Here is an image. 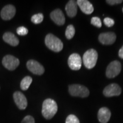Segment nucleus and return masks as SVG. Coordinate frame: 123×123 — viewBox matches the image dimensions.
Wrapping results in <instances>:
<instances>
[{
	"label": "nucleus",
	"instance_id": "f257e3e1",
	"mask_svg": "<svg viewBox=\"0 0 123 123\" xmlns=\"http://www.w3.org/2000/svg\"><path fill=\"white\" fill-rule=\"evenodd\" d=\"M58 111V105L55 100L52 99H47L42 104V113L46 119L50 120L53 117Z\"/></svg>",
	"mask_w": 123,
	"mask_h": 123
},
{
	"label": "nucleus",
	"instance_id": "f03ea898",
	"mask_svg": "<svg viewBox=\"0 0 123 123\" xmlns=\"http://www.w3.org/2000/svg\"><path fill=\"white\" fill-rule=\"evenodd\" d=\"M44 42L49 49L56 53L61 51L63 47V44L61 40L52 34H49L46 35Z\"/></svg>",
	"mask_w": 123,
	"mask_h": 123
},
{
	"label": "nucleus",
	"instance_id": "7ed1b4c3",
	"mask_svg": "<svg viewBox=\"0 0 123 123\" xmlns=\"http://www.w3.org/2000/svg\"><path fill=\"white\" fill-rule=\"evenodd\" d=\"M98 58V54L96 51L93 49H89L84 54L83 56L84 66L88 69L93 68L96 64Z\"/></svg>",
	"mask_w": 123,
	"mask_h": 123
},
{
	"label": "nucleus",
	"instance_id": "20e7f679",
	"mask_svg": "<svg viewBox=\"0 0 123 123\" xmlns=\"http://www.w3.org/2000/svg\"><path fill=\"white\" fill-rule=\"evenodd\" d=\"M68 91L70 94L73 96L86 98L90 95L88 89L85 86L80 84H72L68 87Z\"/></svg>",
	"mask_w": 123,
	"mask_h": 123
},
{
	"label": "nucleus",
	"instance_id": "39448f33",
	"mask_svg": "<svg viewBox=\"0 0 123 123\" xmlns=\"http://www.w3.org/2000/svg\"><path fill=\"white\" fill-rule=\"evenodd\" d=\"M121 70V63L117 61L111 62L106 70V76L108 78H113L117 76Z\"/></svg>",
	"mask_w": 123,
	"mask_h": 123
},
{
	"label": "nucleus",
	"instance_id": "423d86ee",
	"mask_svg": "<svg viewBox=\"0 0 123 123\" xmlns=\"http://www.w3.org/2000/svg\"><path fill=\"white\" fill-rule=\"evenodd\" d=\"M2 64L7 70H14L19 66V61L18 58L10 55H6L2 59Z\"/></svg>",
	"mask_w": 123,
	"mask_h": 123
},
{
	"label": "nucleus",
	"instance_id": "0eeeda50",
	"mask_svg": "<svg viewBox=\"0 0 123 123\" xmlns=\"http://www.w3.org/2000/svg\"><path fill=\"white\" fill-rule=\"evenodd\" d=\"M27 68L34 74L41 75L44 72V68L42 64L34 60H30L27 62Z\"/></svg>",
	"mask_w": 123,
	"mask_h": 123
},
{
	"label": "nucleus",
	"instance_id": "6e6552de",
	"mask_svg": "<svg viewBox=\"0 0 123 123\" xmlns=\"http://www.w3.org/2000/svg\"><path fill=\"white\" fill-rule=\"evenodd\" d=\"M81 58L78 54L74 53L69 56L68 64L71 70L74 71L80 70L81 67Z\"/></svg>",
	"mask_w": 123,
	"mask_h": 123
},
{
	"label": "nucleus",
	"instance_id": "1a4fd4ad",
	"mask_svg": "<svg viewBox=\"0 0 123 123\" xmlns=\"http://www.w3.org/2000/svg\"><path fill=\"white\" fill-rule=\"evenodd\" d=\"M121 93V87L116 83H112L107 86L103 91V94L106 97L119 96Z\"/></svg>",
	"mask_w": 123,
	"mask_h": 123
},
{
	"label": "nucleus",
	"instance_id": "9d476101",
	"mask_svg": "<svg viewBox=\"0 0 123 123\" xmlns=\"http://www.w3.org/2000/svg\"><path fill=\"white\" fill-rule=\"evenodd\" d=\"M13 99L17 106L20 110H25L27 106L26 98L22 92L16 91L13 94Z\"/></svg>",
	"mask_w": 123,
	"mask_h": 123
},
{
	"label": "nucleus",
	"instance_id": "9b49d317",
	"mask_svg": "<svg viewBox=\"0 0 123 123\" xmlns=\"http://www.w3.org/2000/svg\"><path fill=\"white\" fill-rule=\"evenodd\" d=\"M116 39V35L112 32L101 33L99 36V42L103 44H105V45H110L114 43Z\"/></svg>",
	"mask_w": 123,
	"mask_h": 123
},
{
	"label": "nucleus",
	"instance_id": "f8f14e48",
	"mask_svg": "<svg viewBox=\"0 0 123 123\" xmlns=\"http://www.w3.org/2000/svg\"><path fill=\"white\" fill-rule=\"evenodd\" d=\"M16 13V9L13 5H8L2 9L1 12V18L4 20H10L13 18Z\"/></svg>",
	"mask_w": 123,
	"mask_h": 123
},
{
	"label": "nucleus",
	"instance_id": "ddd939ff",
	"mask_svg": "<svg viewBox=\"0 0 123 123\" xmlns=\"http://www.w3.org/2000/svg\"><path fill=\"white\" fill-rule=\"evenodd\" d=\"M50 17L51 19L58 25L61 26L65 23V17L64 14L59 9H55L51 13Z\"/></svg>",
	"mask_w": 123,
	"mask_h": 123
},
{
	"label": "nucleus",
	"instance_id": "4468645a",
	"mask_svg": "<svg viewBox=\"0 0 123 123\" xmlns=\"http://www.w3.org/2000/svg\"><path fill=\"white\" fill-rule=\"evenodd\" d=\"M76 2L80 10L84 13L86 14H91L93 13L94 8L90 1L87 0H78Z\"/></svg>",
	"mask_w": 123,
	"mask_h": 123
},
{
	"label": "nucleus",
	"instance_id": "2eb2a0df",
	"mask_svg": "<svg viewBox=\"0 0 123 123\" xmlns=\"http://www.w3.org/2000/svg\"><path fill=\"white\" fill-rule=\"evenodd\" d=\"M111 112L108 108L106 107L101 108L99 110L98 117L101 123H107L111 118Z\"/></svg>",
	"mask_w": 123,
	"mask_h": 123
},
{
	"label": "nucleus",
	"instance_id": "dca6fc26",
	"mask_svg": "<svg viewBox=\"0 0 123 123\" xmlns=\"http://www.w3.org/2000/svg\"><path fill=\"white\" fill-rule=\"evenodd\" d=\"M65 9L68 17L71 18L74 17L77 14V2L74 0L69 1L66 5Z\"/></svg>",
	"mask_w": 123,
	"mask_h": 123
},
{
	"label": "nucleus",
	"instance_id": "f3484780",
	"mask_svg": "<svg viewBox=\"0 0 123 123\" xmlns=\"http://www.w3.org/2000/svg\"><path fill=\"white\" fill-rule=\"evenodd\" d=\"M3 39L11 46H16L19 44V40L15 35L10 32H6L3 35Z\"/></svg>",
	"mask_w": 123,
	"mask_h": 123
},
{
	"label": "nucleus",
	"instance_id": "a211bd4d",
	"mask_svg": "<svg viewBox=\"0 0 123 123\" xmlns=\"http://www.w3.org/2000/svg\"><path fill=\"white\" fill-rule=\"evenodd\" d=\"M32 81H33V79L30 76H27L25 77L24 79L22 80L21 84H20L21 89L24 91L27 90L30 87V84H31Z\"/></svg>",
	"mask_w": 123,
	"mask_h": 123
},
{
	"label": "nucleus",
	"instance_id": "6ab92c4d",
	"mask_svg": "<svg viewBox=\"0 0 123 123\" xmlns=\"http://www.w3.org/2000/svg\"><path fill=\"white\" fill-rule=\"evenodd\" d=\"M75 33V30L74 27L72 25H70L67 27L65 32V35L66 38L68 39H72L74 36Z\"/></svg>",
	"mask_w": 123,
	"mask_h": 123
},
{
	"label": "nucleus",
	"instance_id": "aec40b11",
	"mask_svg": "<svg viewBox=\"0 0 123 123\" xmlns=\"http://www.w3.org/2000/svg\"><path fill=\"white\" fill-rule=\"evenodd\" d=\"M31 20V22L35 24H41L43 20V15L42 13H38L37 14H34L32 16Z\"/></svg>",
	"mask_w": 123,
	"mask_h": 123
},
{
	"label": "nucleus",
	"instance_id": "412c9836",
	"mask_svg": "<svg viewBox=\"0 0 123 123\" xmlns=\"http://www.w3.org/2000/svg\"><path fill=\"white\" fill-rule=\"evenodd\" d=\"M91 24L97 27H101V26H102L101 25L102 24H101V19L98 17H92L91 18Z\"/></svg>",
	"mask_w": 123,
	"mask_h": 123
},
{
	"label": "nucleus",
	"instance_id": "4be33fe9",
	"mask_svg": "<svg viewBox=\"0 0 123 123\" xmlns=\"http://www.w3.org/2000/svg\"><path fill=\"white\" fill-rule=\"evenodd\" d=\"M66 123H80V121L76 116L74 115H70L67 116Z\"/></svg>",
	"mask_w": 123,
	"mask_h": 123
},
{
	"label": "nucleus",
	"instance_id": "5701e85b",
	"mask_svg": "<svg viewBox=\"0 0 123 123\" xmlns=\"http://www.w3.org/2000/svg\"><path fill=\"white\" fill-rule=\"evenodd\" d=\"M17 33L19 35H26L28 33V30L25 27L21 26L17 29Z\"/></svg>",
	"mask_w": 123,
	"mask_h": 123
},
{
	"label": "nucleus",
	"instance_id": "b1692460",
	"mask_svg": "<svg viewBox=\"0 0 123 123\" xmlns=\"http://www.w3.org/2000/svg\"><path fill=\"white\" fill-rule=\"evenodd\" d=\"M104 23L107 27H112L114 25L115 21L114 20L112 19V18L106 17L104 18Z\"/></svg>",
	"mask_w": 123,
	"mask_h": 123
},
{
	"label": "nucleus",
	"instance_id": "393cba45",
	"mask_svg": "<svg viewBox=\"0 0 123 123\" xmlns=\"http://www.w3.org/2000/svg\"><path fill=\"white\" fill-rule=\"evenodd\" d=\"M21 123H35V120L31 116H26L24 118Z\"/></svg>",
	"mask_w": 123,
	"mask_h": 123
},
{
	"label": "nucleus",
	"instance_id": "a878e982",
	"mask_svg": "<svg viewBox=\"0 0 123 123\" xmlns=\"http://www.w3.org/2000/svg\"><path fill=\"white\" fill-rule=\"evenodd\" d=\"M106 2L111 5H114L121 4L123 2V1L122 0H107Z\"/></svg>",
	"mask_w": 123,
	"mask_h": 123
},
{
	"label": "nucleus",
	"instance_id": "bb28decb",
	"mask_svg": "<svg viewBox=\"0 0 123 123\" xmlns=\"http://www.w3.org/2000/svg\"><path fill=\"white\" fill-rule=\"evenodd\" d=\"M119 56L120 58H121V59H123V46L120 49L119 51Z\"/></svg>",
	"mask_w": 123,
	"mask_h": 123
},
{
	"label": "nucleus",
	"instance_id": "cd10ccee",
	"mask_svg": "<svg viewBox=\"0 0 123 123\" xmlns=\"http://www.w3.org/2000/svg\"></svg>",
	"mask_w": 123,
	"mask_h": 123
}]
</instances>
